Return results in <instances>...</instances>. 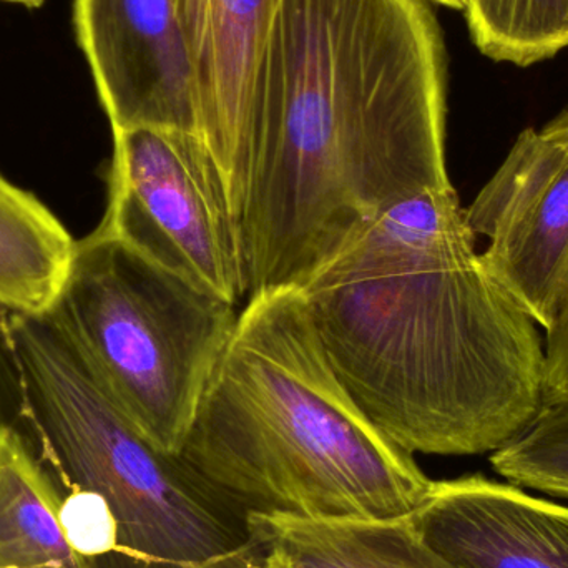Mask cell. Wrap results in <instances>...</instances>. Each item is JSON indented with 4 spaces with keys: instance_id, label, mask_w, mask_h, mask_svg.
<instances>
[{
    "instance_id": "obj_1",
    "label": "cell",
    "mask_w": 568,
    "mask_h": 568,
    "mask_svg": "<svg viewBox=\"0 0 568 568\" xmlns=\"http://www.w3.org/2000/svg\"><path fill=\"white\" fill-rule=\"evenodd\" d=\"M446 123L429 0H282L240 213L246 297L301 290L387 210L453 185Z\"/></svg>"
},
{
    "instance_id": "obj_2",
    "label": "cell",
    "mask_w": 568,
    "mask_h": 568,
    "mask_svg": "<svg viewBox=\"0 0 568 568\" xmlns=\"http://www.w3.org/2000/svg\"><path fill=\"white\" fill-rule=\"evenodd\" d=\"M453 185L393 206L301 291L327 361L387 440L480 456L544 409L539 326L480 263Z\"/></svg>"
},
{
    "instance_id": "obj_3",
    "label": "cell",
    "mask_w": 568,
    "mask_h": 568,
    "mask_svg": "<svg viewBox=\"0 0 568 568\" xmlns=\"http://www.w3.org/2000/svg\"><path fill=\"white\" fill-rule=\"evenodd\" d=\"M180 456L262 516L399 519L433 486L351 399L300 287L248 297Z\"/></svg>"
},
{
    "instance_id": "obj_4",
    "label": "cell",
    "mask_w": 568,
    "mask_h": 568,
    "mask_svg": "<svg viewBox=\"0 0 568 568\" xmlns=\"http://www.w3.org/2000/svg\"><path fill=\"white\" fill-rule=\"evenodd\" d=\"M0 420L62 494L105 504L116 568H192L252 540L248 514L153 446L47 314L0 306Z\"/></svg>"
},
{
    "instance_id": "obj_5",
    "label": "cell",
    "mask_w": 568,
    "mask_h": 568,
    "mask_svg": "<svg viewBox=\"0 0 568 568\" xmlns=\"http://www.w3.org/2000/svg\"><path fill=\"white\" fill-rule=\"evenodd\" d=\"M47 314L133 426L180 454L235 329V304L97 229L77 242Z\"/></svg>"
},
{
    "instance_id": "obj_6",
    "label": "cell",
    "mask_w": 568,
    "mask_h": 568,
    "mask_svg": "<svg viewBox=\"0 0 568 568\" xmlns=\"http://www.w3.org/2000/svg\"><path fill=\"white\" fill-rule=\"evenodd\" d=\"M112 133L109 206L99 229L236 306L248 294L240 222L205 140L182 130Z\"/></svg>"
},
{
    "instance_id": "obj_7",
    "label": "cell",
    "mask_w": 568,
    "mask_h": 568,
    "mask_svg": "<svg viewBox=\"0 0 568 568\" xmlns=\"http://www.w3.org/2000/svg\"><path fill=\"white\" fill-rule=\"evenodd\" d=\"M466 220L484 270L547 333L568 300V105L517 136Z\"/></svg>"
},
{
    "instance_id": "obj_8",
    "label": "cell",
    "mask_w": 568,
    "mask_h": 568,
    "mask_svg": "<svg viewBox=\"0 0 568 568\" xmlns=\"http://www.w3.org/2000/svg\"><path fill=\"white\" fill-rule=\"evenodd\" d=\"M72 26L112 132H200L175 0H73Z\"/></svg>"
},
{
    "instance_id": "obj_9",
    "label": "cell",
    "mask_w": 568,
    "mask_h": 568,
    "mask_svg": "<svg viewBox=\"0 0 568 568\" xmlns=\"http://www.w3.org/2000/svg\"><path fill=\"white\" fill-rule=\"evenodd\" d=\"M199 100L200 132L236 216L252 165L256 87L282 0H175Z\"/></svg>"
},
{
    "instance_id": "obj_10",
    "label": "cell",
    "mask_w": 568,
    "mask_h": 568,
    "mask_svg": "<svg viewBox=\"0 0 568 568\" xmlns=\"http://www.w3.org/2000/svg\"><path fill=\"white\" fill-rule=\"evenodd\" d=\"M459 568H568V506L484 476L439 480L409 516Z\"/></svg>"
},
{
    "instance_id": "obj_11",
    "label": "cell",
    "mask_w": 568,
    "mask_h": 568,
    "mask_svg": "<svg viewBox=\"0 0 568 568\" xmlns=\"http://www.w3.org/2000/svg\"><path fill=\"white\" fill-rule=\"evenodd\" d=\"M250 532L282 568H459L399 519L248 514Z\"/></svg>"
},
{
    "instance_id": "obj_12",
    "label": "cell",
    "mask_w": 568,
    "mask_h": 568,
    "mask_svg": "<svg viewBox=\"0 0 568 568\" xmlns=\"http://www.w3.org/2000/svg\"><path fill=\"white\" fill-rule=\"evenodd\" d=\"M63 494L16 430L0 427V568H92L67 536Z\"/></svg>"
},
{
    "instance_id": "obj_13",
    "label": "cell",
    "mask_w": 568,
    "mask_h": 568,
    "mask_svg": "<svg viewBox=\"0 0 568 568\" xmlns=\"http://www.w3.org/2000/svg\"><path fill=\"white\" fill-rule=\"evenodd\" d=\"M75 248L69 230L37 196L0 175V306L49 313Z\"/></svg>"
},
{
    "instance_id": "obj_14",
    "label": "cell",
    "mask_w": 568,
    "mask_h": 568,
    "mask_svg": "<svg viewBox=\"0 0 568 568\" xmlns=\"http://www.w3.org/2000/svg\"><path fill=\"white\" fill-rule=\"evenodd\" d=\"M470 39L494 62L530 67L568 47V0H467Z\"/></svg>"
},
{
    "instance_id": "obj_15",
    "label": "cell",
    "mask_w": 568,
    "mask_h": 568,
    "mask_svg": "<svg viewBox=\"0 0 568 568\" xmlns=\"http://www.w3.org/2000/svg\"><path fill=\"white\" fill-rule=\"evenodd\" d=\"M490 464L516 486L568 499V407H544L529 429L490 454Z\"/></svg>"
},
{
    "instance_id": "obj_16",
    "label": "cell",
    "mask_w": 568,
    "mask_h": 568,
    "mask_svg": "<svg viewBox=\"0 0 568 568\" xmlns=\"http://www.w3.org/2000/svg\"><path fill=\"white\" fill-rule=\"evenodd\" d=\"M546 384L544 407H568V300L544 337Z\"/></svg>"
},
{
    "instance_id": "obj_17",
    "label": "cell",
    "mask_w": 568,
    "mask_h": 568,
    "mask_svg": "<svg viewBox=\"0 0 568 568\" xmlns=\"http://www.w3.org/2000/svg\"><path fill=\"white\" fill-rule=\"evenodd\" d=\"M266 554L262 544L252 536L246 546L226 556L216 557L210 562L192 568H263L265 567Z\"/></svg>"
},
{
    "instance_id": "obj_18",
    "label": "cell",
    "mask_w": 568,
    "mask_h": 568,
    "mask_svg": "<svg viewBox=\"0 0 568 568\" xmlns=\"http://www.w3.org/2000/svg\"><path fill=\"white\" fill-rule=\"evenodd\" d=\"M2 3H10V6L26 7V9L37 10L45 6L47 0H0Z\"/></svg>"
},
{
    "instance_id": "obj_19",
    "label": "cell",
    "mask_w": 568,
    "mask_h": 568,
    "mask_svg": "<svg viewBox=\"0 0 568 568\" xmlns=\"http://www.w3.org/2000/svg\"><path fill=\"white\" fill-rule=\"evenodd\" d=\"M429 2L437 3V6L447 7V9L459 10V12H464L467 7V0H429Z\"/></svg>"
},
{
    "instance_id": "obj_20",
    "label": "cell",
    "mask_w": 568,
    "mask_h": 568,
    "mask_svg": "<svg viewBox=\"0 0 568 568\" xmlns=\"http://www.w3.org/2000/svg\"><path fill=\"white\" fill-rule=\"evenodd\" d=\"M263 568H282V567L276 566L275 562H272V560H270L268 557H266L265 567H263Z\"/></svg>"
},
{
    "instance_id": "obj_21",
    "label": "cell",
    "mask_w": 568,
    "mask_h": 568,
    "mask_svg": "<svg viewBox=\"0 0 568 568\" xmlns=\"http://www.w3.org/2000/svg\"><path fill=\"white\" fill-rule=\"evenodd\" d=\"M0 427H2V420H0Z\"/></svg>"
}]
</instances>
